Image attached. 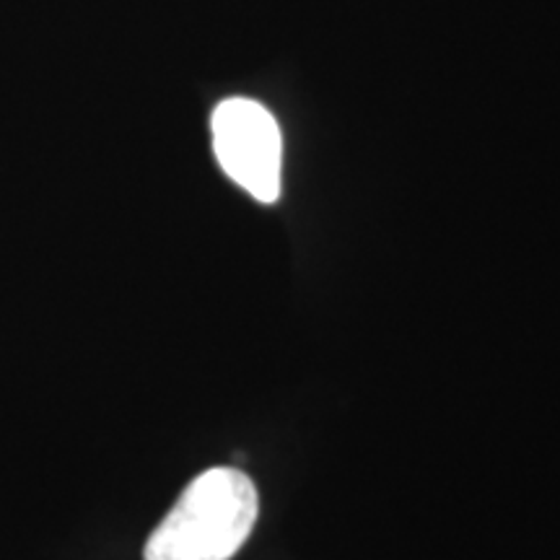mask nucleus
I'll return each mask as SVG.
<instances>
[{"label": "nucleus", "instance_id": "f257e3e1", "mask_svg": "<svg viewBox=\"0 0 560 560\" xmlns=\"http://www.w3.org/2000/svg\"><path fill=\"white\" fill-rule=\"evenodd\" d=\"M257 514L255 482L234 467H210L151 532L143 560H231L255 529Z\"/></svg>", "mask_w": 560, "mask_h": 560}, {"label": "nucleus", "instance_id": "f03ea898", "mask_svg": "<svg viewBox=\"0 0 560 560\" xmlns=\"http://www.w3.org/2000/svg\"><path fill=\"white\" fill-rule=\"evenodd\" d=\"M213 151L221 170L260 202L280 198L283 138L276 117L260 102L234 96L221 102L210 117Z\"/></svg>", "mask_w": 560, "mask_h": 560}]
</instances>
